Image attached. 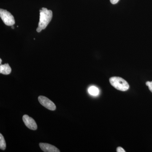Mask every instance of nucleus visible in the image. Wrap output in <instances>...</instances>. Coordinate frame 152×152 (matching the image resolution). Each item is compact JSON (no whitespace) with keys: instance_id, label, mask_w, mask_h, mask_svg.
<instances>
[{"instance_id":"14","label":"nucleus","mask_w":152,"mask_h":152,"mask_svg":"<svg viewBox=\"0 0 152 152\" xmlns=\"http://www.w3.org/2000/svg\"><path fill=\"white\" fill-rule=\"evenodd\" d=\"M12 26V29H14V26Z\"/></svg>"},{"instance_id":"8","label":"nucleus","mask_w":152,"mask_h":152,"mask_svg":"<svg viewBox=\"0 0 152 152\" xmlns=\"http://www.w3.org/2000/svg\"><path fill=\"white\" fill-rule=\"evenodd\" d=\"M99 90L97 87L94 86H91L89 88L88 92L92 96H96L99 94Z\"/></svg>"},{"instance_id":"5","label":"nucleus","mask_w":152,"mask_h":152,"mask_svg":"<svg viewBox=\"0 0 152 152\" xmlns=\"http://www.w3.org/2000/svg\"><path fill=\"white\" fill-rule=\"evenodd\" d=\"M23 120L25 125L28 129L32 130H36L37 129V126L35 121L28 115H25L23 116Z\"/></svg>"},{"instance_id":"3","label":"nucleus","mask_w":152,"mask_h":152,"mask_svg":"<svg viewBox=\"0 0 152 152\" xmlns=\"http://www.w3.org/2000/svg\"><path fill=\"white\" fill-rule=\"evenodd\" d=\"M0 17L5 24L8 26H14L15 23L13 16L6 10H0Z\"/></svg>"},{"instance_id":"13","label":"nucleus","mask_w":152,"mask_h":152,"mask_svg":"<svg viewBox=\"0 0 152 152\" xmlns=\"http://www.w3.org/2000/svg\"><path fill=\"white\" fill-rule=\"evenodd\" d=\"M1 62H2V60H1V59H0V64H1Z\"/></svg>"},{"instance_id":"12","label":"nucleus","mask_w":152,"mask_h":152,"mask_svg":"<svg viewBox=\"0 0 152 152\" xmlns=\"http://www.w3.org/2000/svg\"><path fill=\"white\" fill-rule=\"evenodd\" d=\"M110 2L112 4H116L118 2L119 0H110Z\"/></svg>"},{"instance_id":"11","label":"nucleus","mask_w":152,"mask_h":152,"mask_svg":"<svg viewBox=\"0 0 152 152\" xmlns=\"http://www.w3.org/2000/svg\"><path fill=\"white\" fill-rule=\"evenodd\" d=\"M117 152H125V150L121 147H119L117 148Z\"/></svg>"},{"instance_id":"7","label":"nucleus","mask_w":152,"mask_h":152,"mask_svg":"<svg viewBox=\"0 0 152 152\" xmlns=\"http://www.w3.org/2000/svg\"><path fill=\"white\" fill-rule=\"evenodd\" d=\"M12 69L9 64L1 65L0 66V73L4 75H8L11 73Z\"/></svg>"},{"instance_id":"2","label":"nucleus","mask_w":152,"mask_h":152,"mask_svg":"<svg viewBox=\"0 0 152 152\" xmlns=\"http://www.w3.org/2000/svg\"><path fill=\"white\" fill-rule=\"evenodd\" d=\"M110 82L113 87L119 91H124L129 89V88L127 82L120 77H112L110 79Z\"/></svg>"},{"instance_id":"6","label":"nucleus","mask_w":152,"mask_h":152,"mask_svg":"<svg viewBox=\"0 0 152 152\" xmlns=\"http://www.w3.org/2000/svg\"><path fill=\"white\" fill-rule=\"evenodd\" d=\"M39 146L42 151L45 152H60L59 150L53 145L45 143H40Z\"/></svg>"},{"instance_id":"1","label":"nucleus","mask_w":152,"mask_h":152,"mask_svg":"<svg viewBox=\"0 0 152 152\" xmlns=\"http://www.w3.org/2000/svg\"><path fill=\"white\" fill-rule=\"evenodd\" d=\"M39 12V21L37 29V31L38 33L46 28L53 18V12L50 10L43 7L40 10Z\"/></svg>"},{"instance_id":"9","label":"nucleus","mask_w":152,"mask_h":152,"mask_svg":"<svg viewBox=\"0 0 152 152\" xmlns=\"http://www.w3.org/2000/svg\"><path fill=\"white\" fill-rule=\"evenodd\" d=\"M0 148L2 150H5L6 148L5 140L1 134H0Z\"/></svg>"},{"instance_id":"10","label":"nucleus","mask_w":152,"mask_h":152,"mask_svg":"<svg viewBox=\"0 0 152 152\" xmlns=\"http://www.w3.org/2000/svg\"><path fill=\"white\" fill-rule=\"evenodd\" d=\"M146 85L148 87L150 91L152 93V81L147 82L146 83Z\"/></svg>"},{"instance_id":"4","label":"nucleus","mask_w":152,"mask_h":152,"mask_svg":"<svg viewBox=\"0 0 152 152\" xmlns=\"http://www.w3.org/2000/svg\"><path fill=\"white\" fill-rule=\"evenodd\" d=\"M38 100L41 105L50 110L54 111L56 109V105L50 100L44 96H40L38 97Z\"/></svg>"}]
</instances>
